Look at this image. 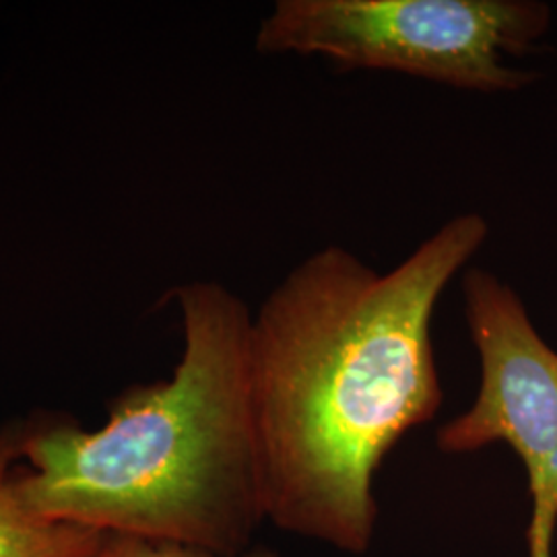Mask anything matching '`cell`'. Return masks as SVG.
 <instances>
[{"label": "cell", "instance_id": "obj_4", "mask_svg": "<svg viewBox=\"0 0 557 557\" xmlns=\"http://www.w3.org/2000/svg\"><path fill=\"white\" fill-rule=\"evenodd\" d=\"M462 299L481 384L473 405L440 428V450L467 455L506 442L529 479L527 557H554L557 351L539 335L517 292L494 273L469 269L462 275Z\"/></svg>", "mask_w": 557, "mask_h": 557}, {"label": "cell", "instance_id": "obj_5", "mask_svg": "<svg viewBox=\"0 0 557 557\" xmlns=\"http://www.w3.org/2000/svg\"><path fill=\"white\" fill-rule=\"evenodd\" d=\"M25 421L0 425V557H96L106 533L32 515L13 475L21 462Z\"/></svg>", "mask_w": 557, "mask_h": 557}, {"label": "cell", "instance_id": "obj_3", "mask_svg": "<svg viewBox=\"0 0 557 557\" xmlns=\"http://www.w3.org/2000/svg\"><path fill=\"white\" fill-rule=\"evenodd\" d=\"M549 27L552 9L537 0H278L260 23L257 50L512 94L539 73L508 59L529 52Z\"/></svg>", "mask_w": 557, "mask_h": 557}, {"label": "cell", "instance_id": "obj_2", "mask_svg": "<svg viewBox=\"0 0 557 557\" xmlns=\"http://www.w3.org/2000/svg\"><path fill=\"white\" fill-rule=\"evenodd\" d=\"M184 349L170 380L126 388L100 430L25 421L13 475L36 517L238 557L267 522L250 398L252 314L213 281L176 289Z\"/></svg>", "mask_w": 557, "mask_h": 557}, {"label": "cell", "instance_id": "obj_6", "mask_svg": "<svg viewBox=\"0 0 557 557\" xmlns=\"http://www.w3.org/2000/svg\"><path fill=\"white\" fill-rule=\"evenodd\" d=\"M96 557H223L190 547V545H180L172 541H158V539L135 537V535H116L110 533L103 539L100 552ZM238 557H277L273 549L267 547H252L250 552L242 554Z\"/></svg>", "mask_w": 557, "mask_h": 557}, {"label": "cell", "instance_id": "obj_1", "mask_svg": "<svg viewBox=\"0 0 557 557\" xmlns=\"http://www.w3.org/2000/svg\"><path fill=\"white\" fill-rule=\"evenodd\" d=\"M490 225L462 213L379 273L326 246L267 296L250 326V398L267 520L363 556L374 475L405 434L442 407L432 319Z\"/></svg>", "mask_w": 557, "mask_h": 557}]
</instances>
